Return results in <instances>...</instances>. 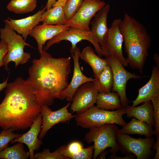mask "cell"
Listing matches in <instances>:
<instances>
[{
    "label": "cell",
    "mask_w": 159,
    "mask_h": 159,
    "mask_svg": "<svg viewBox=\"0 0 159 159\" xmlns=\"http://www.w3.org/2000/svg\"><path fill=\"white\" fill-rule=\"evenodd\" d=\"M34 59L25 81L31 88L34 99L41 106L52 105L67 87L71 72V58H55L46 51Z\"/></svg>",
    "instance_id": "cell-1"
},
{
    "label": "cell",
    "mask_w": 159,
    "mask_h": 159,
    "mask_svg": "<svg viewBox=\"0 0 159 159\" xmlns=\"http://www.w3.org/2000/svg\"><path fill=\"white\" fill-rule=\"evenodd\" d=\"M6 88L0 104V127L14 131L30 127L41 110L31 88L20 77Z\"/></svg>",
    "instance_id": "cell-2"
},
{
    "label": "cell",
    "mask_w": 159,
    "mask_h": 159,
    "mask_svg": "<svg viewBox=\"0 0 159 159\" xmlns=\"http://www.w3.org/2000/svg\"><path fill=\"white\" fill-rule=\"evenodd\" d=\"M120 26L128 64L142 73L151 46V38L145 26L126 13Z\"/></svg>",
    "instance_id": "cell-3"
},
{
    "label": "cell",
    "mask_w": 159,
    "mask_h": 159,
    "mask_svg": "<svg viewBox=\"0 0 159 159\" xmlns=\"http://www.w3.org/2000/svg\"><path fill=\"white\" fill-rule=\"evenodd\" d=\"M125 113V107L109 111L93 105L83 112L77 113L75 118L77 125L84 128L90 129L107 124H114L122 127L126 123L122 117Z\"/></svg>",
    "instance_id": "cell-4"
},
{
    "label": "cell",
    "mask_w": 159,
    "mask_h": 159,
    "mask_svg": "<svg viewBox=\"0 0 159 159\" xmlns=\"http://www.w3.org/2000/svg\"><path fill=\"white\" fill-rule=\"evenodd\" d=\"M4 28L0 29L1 40L7 44L8 50L4 59V66L5 69L9 70L8 64L13 62L16 68L20 64L27 63L30 59L31 54L24 50L25 46L32 47L25 42L19 34H17L7 23L5 22Z\"/></svg>",
    "instance_id": "cell-5"
},
{
    "label": "cell",
    "mask_w": 159,
    "mask_h": 159,
    "mask_svg": "<svg viewBox=\"0 0 159 159\" xmlns=\"http://www.w3.org/2000/svg\"><path fill=\"white\" fill-rule=\"evenodd\" d=\"M90 129L85 135V139L87 143H94L93 159H96L101 152L108 148H111L109 151L111 154H116L120 150L116 140L119 129L115 124H106Z\"/></svg>",
    "instance_id": "cell-6"
},
{
    "label": "cell",
    "mask_w": 159,
    "mask_h": 159,
    "mask_svg": "<svg viewBox=\"0 0 159 159\" xmlns=\"http://www.w3.org/2000/svg\"><path fill=\"white\" fill-rule=\"evenodd\" d=\"M117 142L122 154H132L137 159L149 158L151 153V149L155 142L152 137L136 138L125 134L117 133Z\"/></svg>",
    "instance_id": "cell-7"
},
{
    "label": "cell",
    "mask_w": 159,
    "mask_h": 159,
    "mask_svg": "<svg viewBox=\"0 0 159 159\" xmlns=\"http://www.w3.org/2000/svg\"><path fill=\"white\" fill-rule=\"evenodd\" d=\"M105 59L112 72L113 83L112 89L119 94L122 107H126L128 105L129 102L126 92L128 81L131 79H139L143 77L128 72L118 60L113 57H106Z\"/></svg>",
    "instance_id": "cell-8"
},
{
    "label": "cell",
    "mask_w": 159,
    "mask_h": 159,
    "mask_svg": "<svg viewBox=\"0 0 159 159\" xmlns=\"http://www.w3.org/2000/svg\"><path fill=\"white\" fill-rule=\"evenodd\" d=\"M83 40L90 42L94 47L98 56L100 57L103 56L100 45L90 30L86 31L71 27L48 41L44 47V50L46 51L53 45L59 44L63 40L70 42L71 44L70 49L74 50L77 46V44Z\"/></svg>",
    "instance_id": "cell-9"
},
{
    "label": "cell",
    "mask_w": 159,
    "mask_h": 159,
    "mask_svg": "<svg viewBox=\"0 0 159 159\" xmlns=\"http://www.w3.org/2000/svg\"><path fill=\"white\" fill-rule=\"evenodd\" d=\"M121 20V19H117L112 21L108 28L106 42L101 48L103 56L115 58L125 67L127 66L128 64L122 53L123 38L120 26Z\"/></svg>",
    "instance_id": "cell-10"
},
{
    "label": "cell",
    "mask_w": 159,
    "mask_h": 159,
    "mask_svg": "<svg viewBox=\"0 0 159 159\" xmlns=\"http://www.w3.org/2000/svg\"><path fill=\"white\" fill-rule=\"evenodd\" d=\"M106 4L103 1L85 0L79 10L66 24L71 27L90 31L89 25L92 19Z\"/></svg>",
    "instance_id": "cell-11"
},
{
    "label": "cell",
    "mask_w": 159,
    "mask_h": 159,
    "mask_svg": "<svg viewBox=\"0 0 159 159\" xmlns=\"http://www.w3.org/2000/svg\"><path fill=\"white\" fill-rule=\"evenodd\" d=\"M71 103L69 102L64 107L55 111L52 110L48 106H41L40 113L42 115V122L39 136L40 139H42L48 131L55 125L59 123L68 122L76 117V115H72L68 109Z\"/></svg>",
    "instance_id": "cell-12"
},
{
    "label": "cell",
    "mask_w": 159,
    "mask_h": 159,
    "mask_svg": "<svg viewBox=\"0 0 159 159\" xmlns=\"http://www.w3.org/2000/svg\"><path fill=\"white\" fill-rule=\"evenodd\" d=\"M70 52L74 63V69L72 78L67 87L60 95L59 99H65L68 102L72 101L73 96L77 89L84 84L88 82H93L94 78L89 77L83 73L79 63L81 52L77 46L74 50L70 49Z\"/></svg>",
    "instance_id": "cell-13"
},
{
    "label": "cell",
    "mask_w": 159,
    "mask_h": 159,
    "mask_svg": "<svg viewBox=\"0 0 159 159\" xmlns=\"http://www.w3.org/2000/svg\"><path fill=\"white\" fill-rule=\"evenodd\" d=\"M98 92L93 82L85 83L76 90L72 97L70 109L73 112H83L96 103Z\"/></svg>",
    "instance_id": "cell-14"
},
{
    "label": "cell",
    "mask_w": 159,
    "mask_h": 159,
    "mask_svg": "<svg viewBox=\"0 0 159 159\" xmlns=\"http://www.w3.org/2000/svg\"><path fill=\"white\" fill-rule=\"evenodd\" d=\"M42 122V115L40 113L28 131L14 139L11 142V144L20 142L25 144L29 149L30 159H34L35 151L39 149L42 143L41 140L39 138L41 129Z\"/></svg>",
    "instance_id": "cell-15"
},
{
    "label": "cell",
    "mask_w": 159,
    "mask_h": 159,
    "mask_svg": "<svg viewBox=\"0 0 159 159\" xmlns=\"http://www.w3.org/2000/svg\"><path fill=\"white\" fill-rule=\"evenodd\" d=\"M70 27L66 24L55 25L42 24L37 25L33 29L29 35L36 40L39 52L40 54L44 51V47L47 42Z\"/></svg>",
    "instance_id": "cell-16"
},
{
    "label": "cell",
    "mask_w": 159,
    "mask_h": 159,
    "mask_svg": "<svg viewBox=\"0 0 159 159\" xmlns=\"http://www.w3.org/2000/svg\"><path fill=\"white\" fill-rule=\"evenodd\" d=\"M46 10L45 6L34 14L27 17L18 19L8 17L4 21L26 40L33 29L41 22L42 15Z\"/></svg>",
    "instance_id": "cell-17"
},
{
    "label": "cell",
    "mask_w": 159,
    "mask_h": 159,
    "mask_svg": "<svg viewBox=\"0 0 159 159\" xmlns=\"http://www.w3.org/2000/svg\"><path fill=\"white\" fill-rule=\"evenodd\" d=\"M110 9V6L106 4L99 10L90 22L91 29L95 38L101 48L105 44L107 37L108 28L107 25V17Z\"/></svg>",
    "instance_id": "cell-18"
},
{
    "label": "cell",
    "mask_w": 159,
    "mask_h": 159,
    "mask_svg": "<svg viewBox=\"0 0 159 159\" xmlns=\"http://www.w3.org/2000/svg\"><path fill=\"white\" fill-rule=\"evenodd\" d=\"M159 67H153L151 76L148 82L138 90L136 99L132 101V106H137L140 103L150 101L155 97L159 96Z\"/></svg>",
    "instance_id": "cell-19"
},
{
    "label": "cell",
    "mask_w": 159,
    "mask_h": 159,
    "mask_svg": "<svg viewBox=\"0 0 159 159\" xmlns=\"http://www.w3.org/2000/svg\"><path fill=\"white\" fill-rule=\"evenodd\" d=\"M138 106H127L125 108L127 117H133L140 121L144 122L153 127L154 123L153 117V107L151 101L143 103Z\"/></svg>",
    "instance_id": "cell-20"
},
{
    "label": "cell",
    "mask_w": 159,
    "mask_h": 159,
    "mask_svg": "<svg viewBox=\"0 0 159 159\" xmlns=\"http://www.w3.org/2000/svg\"><path fill=\"white\" fill-rule=\"evenodd\" d=\"M80 58L90 66L94 77L99 74L108 64L106 59L102 58L96 54L90 46H86L83 48L80 53Z\"/></svg>",
    "instance_id": "cell-21"
},
{
    "label": "cell",
    "mask_w": 159,
    "mask_h": 159,
    "mask_svg": "<svg viewBox=\"0 0 159 159\" xmlns=\"http://www.w3.org/2000/svg\"><path fill=\"white\" fill-rule=\"evenodd\" d=\"M118 133L127 135H140L147 137L152 136L154 134L153 127L144 122L133 118L122 129H119Z\"/></svg>",
    "instance_id": "cell-22"
},
{
    "label": "cell",
    "mask_w": 159,
    "mask_h": 159,
    "mask_svg": "<svg viewBox=\"0 0 159 159\" xmlns=\"http://www.w3.org/2000/svg\"><path fill=\"white\" fill-rule=\"evenodd\" d=\"M66 18L63 6H57L46 9L42 15L41 22L43 24L61 25L66 24Z\"/></svg>",
    "instance_id": "cell-23"
},
{
    "label": "cell",
    "mask_w": 159,
    "mask_h": 159,
    "mask_svg": "<svg viewBox=\"0 0 159 159\" xmlns=\"http://www.w3.org/2000/svg\"><path fill=\"white\" fill-rule=\"evenodd\" d=\"M96 103L98 108L114 110L122 108L120 96L116 92L98 93Z\"/></svg>",
    "instance_id": "cell-24"
},
{
    "label": "cell",
    "mask_w": 159,
    "mask_h": 159,
    "mask_svg": "<svg viewBox=\"0 0 159 159\" xmlns=\"http://www.w3.org/2000/svg\"><path fill=\"white\" fill-rule=\"evenodd\" d=\"M93 82L98 93H108L111 91L113 85V75L108 64L95 77Z\"/></svg>",
    "instance_id": "cell-25"
},
{
    "label": "cell",
    "mask_w": 159,
    "mask_h": 159,
    "mask_svg": "<svg viewBox=\"0 0 159 159\" xmlns=\"http://www.w3.org/2000/svg\"><path fill=\"white\" fill-rule=\"evenodd\" d=\"M37 0H11L7 8L17 14L28 13L33 11L37 6Z\"/></svg>",
    "instance_id": "cell-26"
},
{
    "label": "cell",
    "mask_w": 159,
    "mask_h": 159,
    "mask_svg": "<svg viewBox=\"0 0 159 159\" xmlns=\"http://www.w3.org/2000/svg\"><path fill=\"white\" fill-rule=\"evenodd\" d=\"M29 156V152L24 150L23 143L20 142L0 151L1 159H27Z\"/></svg>",
    "instance_id": "cell-27"
},
{
    "label": "cell",
    "mask_w": 159,
    "mask_h": 159,
    "mask_svg": "<svg viewBox=\"0 0 159 159\" xmlns=\"http://www.w3.org/2000/svg\"><path fill=\"white\" fill-rule=\"evenodd\" d=\"M66 145L60 146L61 152L64 156L72 159H91L93 158L94 152L93 145L74 153H71L66 149Z\"/></svg>",
    "instance_id": "cell-28"
},
{
    "label": "cell",
    "mask_w": 159,
    "mask_h": 159,
    "mask_svg": "<svg viewBox=\"0 0 159 159\" xmlns=\"http://www.w3.org/2000/svg\"><path fill=\"white\" fill-rule=\"evenodd\" d=\"M85 0H67L63 6L65 16L68 21L78 11Z\"/></svg>",
    "instance_id": "cell-29"
},
{
    "label": "cell",
    "mask_w": 159,
    "mask_h": 159,
    "mask_svg": "<svg viewBox=\"0 0 159 159\" xmlns=\"http://www.w3.org/2000/svg\"><path fill=\"white\" fill-rule=\"evenodd\" d=\"M34 159H70L64 156L61 152L60 147L53 152L50 149H44L42 151L34 154Z\"/></svg>",
    "instance_id": "cell-30"
},
{
    "label": "cell",
    "mask_w": 159,
    "mask_h": 159,
    "mask_svg": "<svg viewBox=\"0 0 159 159\" xmlns=\"http://www.w3.org/2000/svg\"><path fill=\"white\" fill-rule=\"evenodd\" d=\"M11 129H4L0 133V151L8 146L9 144L14 139L22 134H16Z\"/></svg>",
    "instance_id": "cell-31"
},
{
    "label": "cell",
    "mask_w": 159,
    "mask_h": 159,
    "mask_svg": "<svg viewBox=\"0 0 159 159\" xmlns=\"http://www.w3.org/2000/svg\"><path fill=\"white\" fill-rule=\"evenodd\" d=\"M153 106V117L155 128L154 134L159 136V96L155 97L151 101Z\"/></svg>",
    "instance_id": "cell-32"
},
{
    "label": "cell",
    "mask_w": 159,
    "mask_h": 159,
    "mask_svg": "<svg viewBox=\"0 0 159 159\" xmlns=\"http://www.w3.org/2000/svg\"><path fill=\"white\" fill-rule=\"evenodd\" d=\"M83 148L82 144L80 142L74 141L66 145V149L69 152L74 153L81 150Z\"/></svg>",
    "instance_id": "cell-33"
},
{
    "label": "cell",
    "mask_w": 159,
    "mask_h": 159,
    "mask_svg": "<svg viewBox=\"0 0 159 159\" xmlns=\"http://www.w3.org/2000/svg\"><path fill=\"white\" fill-rule=\"evenodd\" d=\"M8 50L6 43L3 40L0 41V67L4 66V59Z\"/></svg>",
    "instance_id": "cell-34"
},
{
    "label": "cell",
    "mask_w": 159,
    "mask_h": 159,
    "mask_svg": "<svg viewBox=\"0 0 159 159\" xmlns=\"http://www.w3.org/2000/svg\"><path fill=\"white\" fill-rule=\"evenodd\" d=\"M136 156L132 154H126L125 156L121 157L118 156L116 154H111L108 157V158L111 159H135Z\"/></svg>",
    "instance_id": "cell-35"
},
{
    "label": "cell",
    "mask_w": 159,
    "mask_h": 159,
    "mask_svg": "<svg viewBox=\"0 0 159 159\" xmlns=\"http://www.w3.org/2000/svg\"><path fill=\"white\" fill-rule=\"evenodd\" d=\"M153 146L156 150L155 156L153 159H159V136H157L156 141L154 143Z\"/></svg>",
    "instance_id": "cell-36"
},
{
    "label": "cell",
    "mask_w": 159,
    "mask_h": 159,
    "mask_svg": "<svg viewBox=\"0 0 159 159\" xmlns=\"http://www.w3.org/2000/svg\"><path fill=\"white\" fill-rule=\"evenodd\" d=\"M57 0H47V4L45 6L46 9L52 7L56 4Z\"/></svg>",
    "instance_id": "cell-37"
},
{
    "label": "cell",
    "mask_w": 159,
    "mask_h": 159,
    "mask_svg": "<svg viewBox=\"0 0 159 159\" xmlns=\"http://www.w3.org/2000/svg\"><path fill=\"white\" fill-rule=\"evenodd\" d=\"M108 153V151L105 149L100 153L97 158L98 159H105L106 156Z\"/></svg>",
    "instance_id": "cell-38"
},
{
    "label": "cell",
    "mask_w": 159,
    "mask_h": 159,
    "mask_svg": "<svg viewBox=\"0 0 159 159\" xmlns=\"http://www.w3.org/2000/svg\"><path fill=\"white\" fill-rule=\"evenodd\" d=\"M67 0H57L56 3L53 6H63Z\"/></svg>",
    "instance_id": "cell-39"
},
{
    "label": "cell",
    "mask_w": 159,
    "mask_h": 159,
    "mask_svg": "<svg viewBox=\"0 0 159 159\" xmlns=\"http://www.w3.org/2000/svg\"><path fill=\"white\" fill-rule=\"evenodd\" d=\"M8 78L6 80L1 83H0V91H2L3 89L5 88L7 84V81Z\"/></svg>",
    "instance_id": "cell-40"
},
{
    "label": "cell",
    "mask_w": 159,
    "mask_h": 159,
    "mask_svg": "<svg viewBox=\"0 0 159 159\" xmlns=\"http://www.w3.org/2000/svg\"><path fill=\"white\" fill-rule=\"evenodd\" d=\"M154 59L157 65V66L159 67V56L157 53H155L154 55Z\"/></svg>",
    "instance_id": "cell-41"
},
{
    "label": "cell",
    "mask_w": 159,
    "mask_h": 159,
    "mask_svg": "<svg viewBox=\"0 0 159 159\" xmlns=\"http://www.w3.org/2000/svg\"><path fill=\"white\" fill-rule=\"evenodd\" d=\"M93 0L96 1H101V0Z\"/></svg>",
    "instance_id": "cell-42"
}]
</instances>
